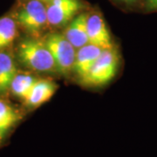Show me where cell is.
<instances>
[{
    "label": "cell",
    "mask_w": 157,
    "mask_h": 157,
    "mask_svg": "<svg viewBox=\"0 0 157 157\" xmlns=\"http://www.w3.org/2000/svg\"><path fill=\"white\" fill-rule=\"evenodd\" d=\"M15 57L25 67L36 73H57L56 64L43 39L28 38L17 43Z\"/></svg>",
    "instance_id": "1"
},
{
    "label": "cell",
    "mask_w": 157,
    "mask_h": 157,
    "mask_svg": "<svg viewBox=\"0 0 157 157\" xmlns=\"http://www.w3.org/2000/svg\"><path fill=\"white\" fill-rule=\"evenodd\" d=\"M18 28L31 38L39 39L48 26L45 4L39 0H25L13 11Z\"/></svg>",
    "instance_id": "2"
},
{
    "label": "cell",
    "mask_w": 157,
    "mask_h": 157,
    "mask_svg": "<svg viewBox=\"0 0 157 157\" xmlns=\"http://www.w3.org/2000/svg\"><path fill=\"white\" fill-rule=\"evenodd\" d=\"M120 62V53L114 45L111 48L104 49L80 83L93 87L107 85L116 76Z\"/></svg>",
    "instance_id": "3"
},
{
    "label": "cell",
    "mask_w": 157,
    "mask_h": 157,
    "mask_svg": "<svg viewBox=\"0 0 157 157\" xmlns=\"http://www.w3.org/2000/svg\"><path fill=\"white\" fill-rule=\"evenodd\" d=\"M56 64L57 73L67 77L73 72L77 50L64 34L52 33L43 39Z\"/></svg>",
    "instance_id": "4"
},
{
    "label": "cell",
    "mask_w": 157,
    "mask_h": 157,
    "mask_svg": "<svg viewBox=\"0 0 157 157\" xmlns=\"http://www.w3.org/2000/svg\"><path fill=\"white\" fill-rule=\"evenodd\" d=\"M49 27L67 25L82 9L80 0H50L45 3Z\"/></svg>",
    "instance_id": "5"
},
{
    "label": "cell",
    "mask_w": 157,
    "mask_h": 157,
    "mask_svg": "<svg viewBox=\"0 0 157 157\" xmlns=\"http://www.w3.org/2000/svg\"><path fill=\"white\" fill-rule=\"evenodd\" d=\"M24 119V112L4 97H0V148L6 145L11 134Z\"/></svg>",
    "instance_id": "6"
},
{
    "label": "cell",
    "mask_w": 157,
    "mask_h": 157,
    "mask_svg": "<svg viewBox=\"0 0 157 157\" xmlns=\"http://www.w3.org/2000/svg\"><path fill=\"white\" fill-rule=\"evenodd\" d=\"M86 25L89 44L99 46L102 49H108L113 46L106 22L100 13H88Z\"/></svg>",
    "instance_id": "7"
},
{
    "label": "cell",
    "mask_w": 157,
    "mask_h": 157,
    "mask_svg": "<svg viewBox=\"0 0 157 157\" xmlns=\"http://www.w3.org/2000/svg\"><path fill=\"white\" fill-rule=\"evenodd\" d=\"M103 50L104 49L101 47L89 43L77 50L72 73H74L76 75L80 82L87 75L91 67L101 55Z\"/></svg>",
    "instance_id": "8"
},
{
    "label": "cell",
    "mask_w": 157,
    "mask_h": 157,
    "mask_svg": "<svg viewBox=\"0 0 157 157\" xmlns=\"http://www.w3.org/2000/svg\"><path fill=\"white\" fill-rule=\"evenodd\" d=\"M87 14L86 12L78 13L67 25V28L63 33L76 50L89 43L86 25Z\"/></svg>",
    "instance_id": "9"
},
{
    "label": "cell",
    "mask_w": 157,
    "mask_h": 157,
    "mask_svg": "<svg viewBox=\"0 0 157 157\" xmlns=\"http://www.w3.org/2000/svg\"><path fill=\"white\" fill-rule=\"evenodd\" d=\"M17 73L15 56L9 49L0 51V97L10 93L12 79Z\"/></svg>",
    "instance_id": "10"
},
{
    "label": "cell",
    "mask_w": 157,
    "mask_h": 157,
    "mask_svg": "<svg viewBox=\"0 0 157 157\" xmlns=\"http://www.w3.org/2000/svg\"><path fill=\"white\" fill-rule=\"evenodd\" d=\"M58 85L48 79H38L31 91L28 98L24 102L25 107L33 109L50 100L54 95Z\"/></svg>",
    "instance_id": "11"
},
{
    "label": "cell",
    "mask_w": 157,
    "mask_h": 157,
    "mask_svg": "<svg viewBox=\"0 0 157 157\" xmlns=\"http://www.w3.org/2000/svg\"><path fill=\"white\" fill-rule=\"evenodd\" d=\"M38 78L32 73L18 72L12 79L10 87V93L14 97L21 100L24 102L28 98Z\"/></svg>",
    "instance_id": "12"
},
{
    "label": "cell",
    "mask_w": 157,
    "mask_h": 157,
    "mask_svg": "<svg viewBox=\"0 0 157 157\" xmlns=\"http://www.w3.org/2000/svg\"><path fill=\"white\" fill-rule=\"evenodd\" d=\"M18 26L12 14L0 17V51L6 50L15 42Z\"/></svg>",
    "instance_id": "13"
},
{
    "label": "cell",
    "mask_w": 157,
    "mask_h": 157,
    "mask_svg": "<svg viewBox=\"0 0 157 157\" xmlns=\"http://www.w3.org/2000/svg\"><path fill=\"white\" fill-rule=\"evenodd\" d=\"M143 10L145 12L157 11V0H144Z\"/></svg>",
    "instance_id": "14"
},
{
    "label": "cell",
    "mask_w": 157,
    "mask_h": 157,
    "mask_svg": "<svg viewBox=\"0 0 157 157\" xmlns=\"http://www.w3.org/2000/svg\"><path fill=\"white\" fill-rule=\"evenodd\" d=\"M121 3H123L124 5L128 6H135V4L139 1V0H118Z\"/></svg>",
    "instance_id": "15"
},
{
    "label": "cell",
    "mask_w": 157,
    "mask_h": 157,
    "mask_svg": "<svg viewBox=\"0 0 157 157\" xmlns=\"http://www.w3.org/2000/svg\"><path fill=\"white\" fill-rule=\"evenodd\" d=\"M39 1H42V2H44V3H46V2H48V1H50V0H39Z\"/></svg>",
    "instance_id": "16"
}]
</instances>
